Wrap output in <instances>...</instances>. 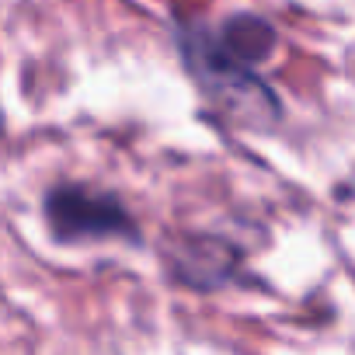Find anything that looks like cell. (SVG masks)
Wrapping results in <instances>:
<instances>
[{
	"label": "cell",
	"mask_w": 355,
	"mask_h": 355,
	"mask_svg": "<svg viewBox=\"0 0 355 355\" xmlns=\"http://www.w3.org/2000/svg\"><path fill=\"white\" fill-rule=\"evenodd\" d=\"M185 56H189L196 77L202 80V87L216 98L220 108H227L230 115H237V119H244V122H251V125L275 119V112H279L275 94L251 73V67L230 60V56L216 46V39L196 35V39L185 46Z\"/></svg>",
	"instance_id": "2"
},
{
	"label": "cell",
	"mask_w": 355,
	"mask_h": 355,
	"mask_svg": "<svg viewBox=\"0 0 355 355\" xmlns=\"http://www.w3.org/2000/svg\"><path fill=\"white\" fill-rule=\"evenodd\" d=\"M46 223L63 244L87 241H136V220L108 192H91L84 185H60L46 196Z\"/></svg>",
	"instance_id": "1"
},
{
	"label": "cell",
	"mask_w": 355,
	"mask_h": 355,
	"mask_svg": "<svg viewBox=\"0 0 355 355\" xmlns=\"http://www.w3.org/2000/svg\"><path fill=\"white\" fill-rule=\"evenodd\" d=\"M213 39L230 60H237L244 67H254V63L268 60L272 49H275V28L265 18H254V15L230 18L220 28V35H213Z\"/></svg>",
	"instance_id": "4"
},
{
	"label": "cell",
	"mask_w": 355,
	"mask_h": 355,
	"mask_svg": "<svg viewBox=\"0 0 355 355\" xmlns=\"http://www.w3.org/2000/svg\"><path fill=\"white\" fill-rule=\"evenodd\" d=\"M234 248L220 244V241H189L182 251H174V272L182 282L209 289L227 282V275L234 272Z\"/></svg>",
	"instance_id": "3"
},
{
	"label": "cell",
	"mask_w": 355,
	"mask_h": 355,
	"mask_svg": "<svg viewBox=\"0 0 355 355\" xmlns=\"http://www.w3.org/2000/svg\"><path fill=\"white\" fill-rule=\"evenodd\" d=\"M0 129H4V122H0Z\"/></svg>",
	"instance_id": "5"
}]
</instances>
